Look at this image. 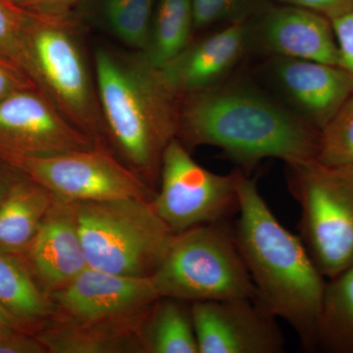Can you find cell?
Returning a JSON list of instances; mask_svg holds the SVG:
<instances>
[{
	"label": "cell",
	"instance_id": "6da1fadb",
	"mask_svg": "<svg viewBox=\"0 0 353 353\" xmlns=\"http://www.w3.org/2000/svg\"><path fill=\"white\" fill-rule=\"evenodd\" d=\"M320 132L245 77L233 75L179 97L176 139L189 150L220 148L245 170L266 158L285 164L314 161Z\"/></svg>",
	"mask_w": 353,
	"mask_h": 353
},
{
	"label": "cell",
	"instance_id": "7a4b0ae2",
	"mask_svg": "<svg viewBox=\"0 0 353 353\" xmlns=\"http://www.w3.org/2000/svg\"><path fill=\"white\" fill-rule=\"evenodd\" d=\"M239 194L234 234L254 285L255 301L289 323L304 350L316 352V327L328 280L318 270L301 239L273 214L256 181L243 171Z\"/></svg>",
	"mask_w": 353,
	"mask_h": 353
},
{
	"label": "cell",
	"instance_id": "3957f363",
	"mask_svg": "<svg viewBox=\"0 0 353 353\" xmlns=\"http://www.w3.org/2000/svg\"><path fill=\"white\" fill-rule=\"evenodd\" d=\"M94 71L109 148L157 192L165 150L176 138L180 97L138 51L99 46Z\"/></svg>",
	"mask_w": 353,
	"mask_h": 353
},
{
	"label": "cell",
	"instance_id": "277c9868",
	"mask_svg": "<svg viewBox=\"0 0 353 353\" xmlns=\"http://www.w3.org/2000/svg\"><path fill=\"white\" fill-rule=\"evenodd\" d=\"M26 43L32 82L70 123L110 150L94 66L88 61L73 15L46 17L28 13Z\"/></svg>",
	"mask_w": 353,
	"mask_h": 353
},
{
	"label": "cell",
	"instance_id": "5b68a950",
	"mask_svg": "<svg viewBox=\"0 0 353 353\" xmlns=\"http://www.w3.org/2000/svg\"><path fill=\"white\" fill-rule=\"evenodd\" d=\"M88 266L97 270L152 278L175 234L143 199L74 201Z\"/></svg>",
	"mask_w": 353,
	"mask_h": 353
},
{
	"label": "cell",
	"instance_id": "8992f818",
	"mask_svg": "<svg viewBox=\"0 0 353 353\" xmlns=\"http://www.w3.org/2000/svg\"><path fill=\"white\" fill-rule=\"evenodd\" d=\"M160 296L189 303L256 299L231 221L176 234L152 277Z\"/></svg>",
	"mask_w": 353,
	"mask_h": 353
},
{
	"label": "cell",
	"instance_id": "52a82bcc",
	"mask_svg": "<svg viewBox=\"0 0 353 353\" xmlns=\"http://www.w3.org/2000/svg\"><path fill=\"white\" fill-rule=\"evenodd\" d=\"M290 194L301 208L299 238L327 280L353 266V167L285 164Z\"/></svg>",
	"mask_w": 353,
	"mask_h": 353
},
{
	"label": "cell",
	"instance_id": "ba28073f",
	"mask_svg": "<svg viewBox=\"0 0 353 353\" xmlns=\"http://www.w3.org/2000/svg\"><path fill=\"white\" fill-rule=\"evenodd\" d=\"M241 170L213 173L196 163L174 139L165 150L159 185L152 201L158 216L174 234L211 223L231 221L240 210Z\"/></svg>",
	"mask_w": 353,
	"mask_h": 353
},
{
	"label": "cell",
	"instance_id": "9c48e42d",
	"mask_svg": "<svg viewBox=\"0 0 353 353\" xmlns=\"http://www.w3.org/2000/svg\"><path fill=\"white\" fill-rule=\"evenodd\" d=\"M0 158L53 196L69 201L127 197L152 201L157 194L113 152L102 146L48 157L0 154Z\"/></svg>",
	"mask_w": 353,
	"mask_h": 353
},
{
	"label": "cell",
	"instance_id": "30bf717a",
	"mask_svg": "<svg viewBox=\"0 0 353 353\" xmlns=\"http://www.w3.org/2000/svg\"><path fill=\"white\" fill-rule=\"evenodd\" d=\"M97 146L101 145L70 123L39 88L0 101V154L48 157Z\"/></svg>",
	"mask_w": 353,
	"mask_h": 353
},
{
	"label": "cell",
	"instance_id": "8fae6325",
	"mask_svg": "<svg viewBox=\"0 0 353 353\" xmlns=\"http://www.w3.org/2000/svg\"><path fill=\"white\" fill-rule=\"evenodd\" d=\"M259 72L269 92L320 131L353 94V75L339 65L269 57Z\"/></svg>",
	"mask_w": 353,
	"mask_h": 353
},
{
	"label": "cell",
	"instance_id": "7c38bea8",
	"mask_svg": "<svg viewBox=\"0 0 353 353\" xmlns=\"http://www.w3.org/2000/svg\"><path fill=\"white\" fill-rule=\"evenodd\" d=\"M246 25L248 54L340 62L331 20L314 11L269 1Z\"/></svg>",
	"mask_w": 353,
	"mask_h": 353
},
{
	"label": "cell",
	"instance_id": "4fadbf2b",
	"mask_svg": "<svg viewBox=\"0 0 353 353\" xmlns=\"http://www.w3.org/2000/svg\"><path fill=\"white\" fill-rule=\"evenodd\" d=\"M50 296L54 317L75 322L141 317L160 297L150 278L117 275L90 267Z\"/></svg>",
	"mask_w": 353,
	"mask_h": 353
},
{
	"label": "cell",
	"instance_id": "5bb4252c",
	"mask_svg": "<svg viewBox=\"0 0 353 353\" xmlns=\"http://www.w3.org/2000/svg\"><path fill=\"white\" fill-rule=\"evenodd\" d=\"M199 353H283L277 318L250 299L192 303Z\"/></svg>",
	"mask_w": 353,
	"mask_h": 353
},
{
	"label": "cell",
	"instance_id": "9a60e30c",
	"mask_svg": "<svg viewBox=\"0 0 353 353\" xmlns=\"http://www.w3.org/2000/svg\"><path fill=\"white\" fill-rule=\"evenodd\" d=\"M20 257L48 296L88 268L74 201L55 196L36 236Z\"/></svg>",
	"mask_w": 353,
	"mask_h": 353
},
{
	"label": "cell",
	"instance_id": "2e32d148",
	"mask_svg": "<svg viewBox=\"0 0 353 353\" xmlns=\"http://www.w3.org/2000/svg\"><path fill=\"white\" fill-rule=\"evenodd\" d=\"M248 55V25L245 21L223 26L216 32L192 39L159 69L165 82L181 97L227 80Z\"/></svg>",
	"mask_w": 353,
	"mask_h": 353
},
{
	"label": "cell",
	"instance_id": "e0dca14e",
	"mask_svg": "<svg viewBox=\"0 0 353 353\" xmlns=\"http://www.w3.org/2000/svg\"><path fill=\"white\" fill-rule=\"evenodd\" d=\"M148 313L108 322H75L53 317L34 334L48 353H143L141 329Z\"/></svg>",
	"mask_w": 353,
	"mask_h": 353
},
{
	"label": "cell",
	"instance_id": "ac0fdd59",
	"mask_svg": "<svg viewBox=\"0 0 353 353\" xmlns=\"http://www.w3.org/2000/svg\"><path fill=\"white\" fill-rule=\"evenodd\" d=\"M54 199L50 190L22 173L0 201V252L20 256Z\"/></svg>",
	"mask_w": 353,
	"mask_h": 353
},
{
	"label": "cell",
	"instance_id": "d6986e66",
	"mask_svg": "<svg viewBox=\"0 0 353 353\" xmlns=\"http://www.w3.org/2000/svg\"><path fill=\"white\" fill-rule=\"evenodd\" d=\"M0 304L31 334L38 333L55 316L50 296L39 287L24 260L2 252Z\"/></svg>",
	"mask_w": 353,
	"mask_h": 353
},
{
	"label": "cell",
	"instance_id": "ffe728a7",
	"mask_svg": "<svg viewBox=\"0 0 353 353\" xmlns=\"http://www.w3.org/2000/svg\"><path fill=\"white\" fill-rule=\"evenodd\" d=\"M143 353H199L192 303L160 296L141 329Z\"/></svg>",
	"mask_w": 353,
	"mask_h": 353
},
{
	"label": "cell",
	"instance_id": "44dd1931",
	"mask_svg": "<svg viewBox=\"0 0 353 353\" xmlns=\"http://www.w3.org/2000/svg\"><path fill=\"white\" fill-rule=\"evenodd\" d=\"M316 348L353 353V266L327 283L316 327Z\"/></svg>",
	"mask_w": 353,
	"mask_h": 353
},
{
	"label": "cell",
	"instance_id": "7402d4cb",
	"mask_svg": "<svg viewBox=\"0 0 353 353\" xmlns=\"http://www.w3.org/2000/svg\"><path fill=\"white\" fill-rule=\"evenodd\" d=\"M194 34L192 0H158L150 41L141 53L160 68L192 41Z\"/></svg>",
	"mask_w": 353,
	"mask_h": 353
},
{
	"label": "cell",
	"instance_id": "603a6c76",
	"mask_svg": "<svg viewBox=\"0 0 353 353\" xmlns=\"http://www.w3.org/2000/svg\"><path fill=\"white\" fill-rule=\"evenodd\" d=\"M157 0H104L106 29L134 51L143 52L150 41Z\"/></svg>",
	"mask_w": 353,
	"mask_h": 353
},
{
	"label": "cell",
	"instance_id": "cb8c5ba5",
	"mask_svg": "<svg viewBox=\"0 0 353 353\" xmlns=\"http://www.w3.org/2000/svg\"><path fill=\"white\" fill-rule=\"evenodd\" d=\"M316 161L331 167H353V94L320 132Z\"/></svg>",
	"mask_w": 353,
	"mask_h": 353
},
{
	"label": "cell",
	"instance_id": "d4e9b609",
	"mask_svg": "<svg viewBox=\"0 0 353 353\" xmlns=\"http://www.w3.org/2000/svg\"><path fill=\"white\" fill-rule=\"evenodd\" d=\"M27 14L12 0H0V58L29 78V57L26 43Z\"/></svg>",
	"mask_w": 353,
	"mask_h": 353
},
{
	"label": "cell",
	"instance_id": "484cf974",
	"mask_svg": "<svg viewBox=\"0 0 353 353\" xmlns=\"http://www.w3.org/2000/svg\"><path fill=\"white\" fill-rule=\"evenodd\" d=\"M271 0H192L194 32L245 22Z\"/></svg>",
	"mask_w": 353,
	"mask_h": 353
},
{
	"label": "cell",
	"instance_id": "4316f807",
	"mask_svg": "<svg viewBox=\"0 0 353 353\" xmlns=\"http://www.w3.org/2000/svg\"><path fill=\"white\" fill-rule=\"evenodd\" d=\"M331 22L338 43L339 66L353 75V9Z\"/></svg>",
	"mask_w": 353,
	"mask_h": 353
},
{
	"label": "cell",
	"instance_id": "83f0119b",
	"mask_svg": "<svg viewBox=\"0 0 353 353\" xmlns=\"http://www.w3.org/2000/svg\"><path fill=\"white\" fill-rule=\"evenodd\" d=\"M26 12L46 17H68L81 0H12Z\"/></svg>",
	"mask_w": 353,
	"mask_h": 353
},
{
	"label": "cell",
	"instance_id": "f1b7e54d",
	"mask_svg": "<svg viewBox=\"0 0 353 353\" xmlns=\"http://www.w3.org/2000/svg\"><path fill=\"white\" fill-rule=\"evenodd\" d=\"M271 1L308 9V10L321 14L331 21L353 9V0H271Z\"/></svg>",
	"mask_w": 353,
	"mask_h": 353
},
{
	"label": "cell",
	"instance_id": "f546056e",
	"mask_svg": "<svg viewBox=\"0 0 353 353\" xmlns=\"http://www.w3.org/2000/svg\"><path fill=\"white\" fill-rule=\"evenodd\" d=\"M32 88H37L36 85L24 73L0 58V101L15 92Z\"/></svg>",
	"mask_w": 353,
	"mask_h": 353
},
{
	"label": "cell",
	"instance_id": "4dcf8cb0",
	"mask_svg": "<svg viewBox=\"0 0 353 353\" xmlns=\"http://www.w3.org/2000/svg\"><path fill=\"white\" fill-rule=\"evenodd\" d=\"M0 353H48L36 334L14 332L0 338Z\"/></svg>",
	"mask_w": 353,
	"mask_h": 353
},
{
	"label": "cell",
	"instance_id": "1f68e13d",
	"mask_svg": "<svg viewBox=\"0 0 353 353\" xmlns=\"http://www.w3.org/2000/svg\"><path fill=\"white\" fill-rule=\"evenodd\" d=\"M22 175V172L14 168L0 158V201L4 199L13 183Z\"/></svg>",
	"mask_w": 353,
	"mask_h": 353
},
{
	"label": "cell",
	"instance_id": "d6a6232c",
	"mask_svg": "<svg viewBox=\"0 0 353 353\" xmlns=\"http://www.w3.org/2000/svg\"><path fill=\"white\" fill-rule=\"evenodd\" d=\"M14 332L29 333L25 329V327L0 304V334L7 336V334H12Z\"/></svg>",
	"mask_w": 353,
	"mask_h": 353
},
{
	"label": "cell",
	"instance_id": "836d02e7",
	"mask_svg": "<svg viewBox=\"0 0 353 353\" xmlns=\"http://www.w3.org/2000/svg\"><path fill=\"white\" fill-rule=\"evenodd\" d=\"M1 336H1V334H0V338H1Z\"/></svg>",
	"mask_w": 353,
	"mask_h": 353
}]
</instances>
